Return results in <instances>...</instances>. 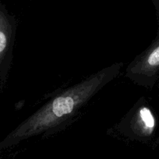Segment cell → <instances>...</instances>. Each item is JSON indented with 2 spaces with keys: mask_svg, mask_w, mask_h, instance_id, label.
Wrapping results in <instances>:
<instances>
[{
  "mask_svg": "<svg viewBox=\"0 0 159 159\" xmlns=\"http://www.w3.org/2000/svg\"><path fill=\"white\" fill-rule=\"evenodd\" d=\"M123 66V62L112 64L57 93L0 142V149L34 137L49 135L61 129L102 88L119 76Z\"/></svg>",
  "mask_w": 159,
  "mask_h": 159,
  "instance_id": "1",
  "label": "cell"
},
{
  "mask_svg": "<svg viewBox=\"0 0 159 159\" xmlns=\"http://www.w3.org/2000/svg\"><path fill=\"white\" fill-rule=\"evenodd\" d=\"M159 73V37L137 56L125 71V76L139 86L150 88Z\"/></svg>",
  "mask_w": 159,
  "mask_h": 159,
  "instance_id": "2",
  "label": "cell"
},
{
  "mask_svg": "<svg viewBox=\"0 0 159 159\" xmlns=\"http://www.w3.org/2000/svg\"><path fill=\"white\" fill-rule=\"evenodd\" d=\"M120 130L128 137L147 139L154 134L157 120L152 110L146 105H139L131 110L120 123Z\"/></svg>",
  "mask_w": 159,
  "mask_h": 159,
  "instance_id": "3",
  "label": "cell"
},
{
  "mask_svg": "<svg viewBox=\"0 0 159 159\" xmlns=\"http://www.w3.org/2000/svg\"><path fill=\"white\" fill-rule=\"evenodd\" d=\"M16 23L0 7V76L7 74L11 62Z\"/></svg>",
  "mask_w": 159,
  "mask_h": 159,
  "instance_id": "4",
  "label": "cell"
}]
</instances>
